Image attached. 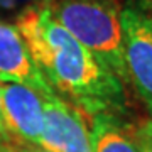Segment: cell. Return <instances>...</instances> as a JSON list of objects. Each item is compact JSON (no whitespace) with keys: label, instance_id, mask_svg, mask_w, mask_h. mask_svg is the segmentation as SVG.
I'll list each match as a JSON object with an SVG mask.
<instances>
[{"label":"cell","instance_id":"1","mask_svg":"<svg viewBox=\"0 0 152 152\" xmlns=\"http://www.w3.org/2000/svg\"><path fill=\"white\" fill-rule=\"evenodd\" d=\"M15 27L39 73L58 95L88 117H118L124 112V83L51 15L48 5L20 12Z\"/></svg>","mask_w":152,"mask_h":152},{"label":"cell","instance_id":"2","mask_svg":"<svg viewBox=\"0 0 152 152\" xmlns=\"http://www.w3.org/2000/svg\"><path fill=\"white\" fill-rule=\"evenodd\" d=\"M51 15L113 73L127 81L118 0H51Z\"/></svg>","mask_w":152,"mask_h":152},{"label":"cell","instance_id":"3","mask_svg":"<svg viewBox=\"0 0 152 152\" xmlns=\"http://www.w3.org/2000/svg\"><path fill=\"white\" fill-rule=\"evenodd\" d=\"M120 20L127 81L152 117V17L140 9L125 7Z\"/></svg>","mask_w":152,"mask_h":152},{"label":"cell","instance_id":"4","mask_svg":"<svg viewBox=\"0 0 152 152\" xmlns=\"http://www.w3.org/2000/svg\"><path fill=\"white\" fill-rule=\"evenodd\" d=\"M44 132L39 145L51 152H91L90 127L85 113L49 86L41 91Z\"/></svg>","mask_w":152,"mask_h":152},{"label":"cell","instance_id":"5","mask_svg":"<svg viewBox=\"0 0 152 152\" xmlns=\"http://www.w3.org/2000/svg\"><path fill=\"white\" fill-rule=\"evenodd\" d=\"M0 96L12 137L39 145L44 132V102L34 88L10 81H0Z\"/></svg>","mask_w":152,"mask_h":152},{"label":"cell","instance_id":"6","mask_svg":"<svg viewBox=\"0 0 152 152\" xmlns=\"http://www.w3.org/2000/svg\"><path fill=\"white\" fill-rule=\"evenodd\" d=\"M0 81L19 83L44 91L48 81L34 64L29 49L15 26L0 22Z\"/></svg>","mask_w":152,"mask_h":152},{"label":"cell","instance_id":"7","mask_svg":"<svg viewBox=\"0 0 152 152\" xmlns=\"http://www.w3.org/2000/svg\"><path fill=\"white\" fill-rule=\"evenodd\" d=\"M90 118L91 152H139L132 129L125 127L117 115L98 113Z\"/></svg>","mask_w":152,"mask_h":152},{"label":"cell","instance_id":"8","mask_svg":"<svg viewBox=\"0 0 152 152\" xmlns=\"http://www.w3.org/2000/svg\"><path fill=\"white\" fill-rule=\"evenodd\" d=\"M132 135L135 139L139 152H152V118L134 127Z\"/></svg>","mask_w":152,"mask_h":152},{"label":"cell","instance_id":"9","mask_svg":"<svg viewBox=\"0 0 152 152\" xmlns=\"http://www.w3.org/2000/svg\"><path fill=\"white\" fill-rule=\"evenodd\" d=\"M49 2L51 0H0V7L10 9V10H19V14H20L26 9L37 7V5H48Z\"/></svg>","mask_w":152,"mask_h":152},{"label":"cell","instance_id":"10","mask_svg":"<svg viewBox=\"0 0 152 152\" xmlns=\"http://www.w3.org/2000/svg\"><path fill=\"white\" fill-rule=\"evenodd\" d=\"M0 152H51L48 149H44L41 145H34V144H26V142H20L14 139L10 142H5Z\"/></svg>","mask_w":152,"mask_h":152},{"label":"cell","instance_id":"11","mask_svg":"<svg viewBox=\"0 0 152 152\" xmlns=\"http://www.w3.org/2000/svg\"><path fill=\"white\" fill-rule=\"evenodd\" d=\"M0 137H2L5 142L14 140V137H12L10 130H9V125H7L5 113H4V107H2V96H0Z\"/></svg>","mask_w":152,"mask_h":152},{"label":"cell","instance_id":"12","mask_svg":"<svg viewBox=\"0 0 152 152\" xmlns=\"http://www.w3.org/2000/svg\"><path fill=\"white\" fill-rule=\"evenodd\" d=\"M4 144H5V140H4V139L0 137V149H2V145H4Z\"/></svg>","mask_w":152,"mask_h":152}]
</instances>
